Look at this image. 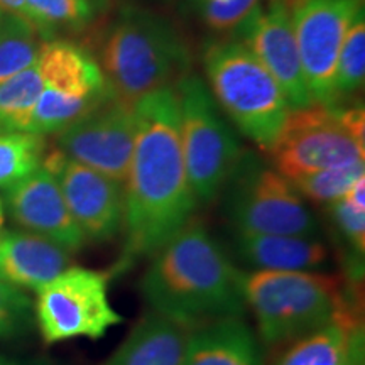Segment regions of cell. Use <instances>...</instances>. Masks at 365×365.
<instances>
[{"instance_id": "10", "label": "cell", "mask_w": 365, "mask_h": 365, "mask_svg": "<svg viewBox=\"0 0 365 365\" xmlns=\"http://www.w3.org/2000/svg\"><path fill=\"white\" fill-rule=\"evenodd\" d=\"M304 80L314 103H333V75L345 34L364 0H289Z\"/></svg>"}, {"instance_id": "21", "label": "cell", "mask_w": 365, "mask_h": 365, "mask_svg": "<svg viewBox=\"0 0 365 365\" xmlns=\"http://www.w3.org/2000/svg\"><path fill=\"white\" fill-rule=\"evenodd\" d=\"M108 0H26L27 22L46 41L58 33H76L97 21Z\"/></svg>"}, {"instance_id": "15", "label": "cell", "mask_w": 365, "mask_h": 365, "mask_svg": "<svg viewBox=\"0 0 365 365\" xmlns=\"http://www.w3.org/2000/svg\"><path fill=\"white\" fill-rule=\"evenodd\" d=\"M70 267V252L26 230L0 234V279L24 291H38Z\"/></svg>"}, {"instance_id": "32", "label": "cell", "mask_w": 365, "mask_h": 365, "mask_svg": "<svg viewBox=\"0 0 365 365\" xmlns=\"http://www.w3.org/2000/svg\"><path fill=\"white\" fill-rule=\"evenodd\" d=\"M0 365H22V364L17 362V360H12V359H7V357H0Z\"/></svg>"}, {"instance_id": "18", "label": "cell", "mask_w": 365, "mask_h": 365, "mask_svg": "<svg viewBox=\"0 0 365 365\" xmlns=\"http://www.w3.org/2000/svg\"><path fill=\"white\" fill-rule=\"evenodd\" d=\"M36 66L43 86L68 97L95 98L110 91L98 63L70 41H43Z\"/></svg>"}, {"instance_id": "8", "label": "cell", "mask_w": 365, "mask_h": 365, "mask_svg": "<svg viewBox=\"0 0 365 365\" xmlns=\"http://www.w3.org/2000/svg\"><path fill=\"white\" fill-rule=\"evenodd\" d=\"M108 279L107 272L70 266L36 291L34 319L46 344L98 340L124 322L108 298Z\"/></svg>"}, {"instance_id": "28", "label": "cell", "mask_w": 365, "mask_h": 365, "mask_svg": "<svg viewBox=\"0 0 365 365\" xmlns=\"http://www.w3.org/2000/svg\"><path fill=\"white\" fill-rule=\"evenodd\" d=\"M327 213L336 239L349 255V266L352 267L350 272L355 279H359V276H362L365 252V210L354 207L345 198H340L327 205Z\"/></svg>"}, {"instance_id": "34", "label": "cell", "mask_w": 365, "mask_h": 365, "mask_svg": "<svg viewBox=\"0 0 365 365\" xmlns=\"http://www.w3.org/2000/svg\"><path fill=\"white\" fill-rule=\"evenodd\" d=\"M4 227V208H2V200H0V230Z\"/></svg>"}, {"instance_id": "7", "label": "cell", "mask_w": 365, "mask_h": 365, "mask_svg": "<svg viewBox=\"0 0 365 365\" xmlns=\"http://www.w3.org/2000/svg\"><path fill=\"white\" fill-rule=\"evenodd\" d=\"M180 130L186 173L198 203H210L239 161V140L223 120L218 103L198 75H185L176 85Z\"/></svg>"}, {"instance_id": "13", "label": "cell", "mask_w": 365, "mask_h": 365, "mask_svg": "<svg viewBox=\"0 0 365 365\" xmlns=\"http://www.w3.org/2000/svg\"><path fill=\"white\" fill-rule=\"evenodd\" d=\"M43 166L58 180L66 207L86 242H108L124 228V186L73 161L56 149L46 154Z\"/></svg>"}, {"instance_id": "1", "label": "cell", "mask_w": 365, "mask_h": 365, "mask_svg": "<svg viewBox=\"0 0 365 365\" xmlns=\"http://www.w3.org/2000/svg\"><path fill=\"white\" fill-rule=\"evenodd\" d=\"M132 107L135 140L124 185V245L113 274L153 257L193 220L198 205L182 156L176 88L153 91Z\"/></svg>"}, {"instance_id": "5", "label": "cell", "mask_w": 365, "mask_h": 365, "mask_svg": "<svg viewBox=\"0 0 365 365\" xmlns=\"http://www.w3.org/2000/svg\"><path fill=\"white\" fill-rule=\"evenodd\" d=\"M203 68L212 95L245 137L269 153L291 108L271 73L239 41H210Z\"/></svg>"}, {"instance_id": "22", "label": "cell", "mask_w": 365, "mask_h": 365, "mask_svg": "<svg viewBox=\"0 0 365 365\" xmlns=\"http://www.w3.org/2000/svg\"><path fill=\"white\" fill-rule=\"evenodd\" d=\"M44 135L27 130L0 132V188L7 190L43 166Z\"/></svg>"}, {"instance_id": "30", "label": "cell", "mask_w": 365, "mask_h": 365, "mask_svg": "<svg viewBox=\"0 0 365 365\" xmlns=\"http://www.w3.org/2000/svg\"><path fill=\"white\" fill-rule=\"evenodd\" d=\"M262 0H193L195 11L210 29L218 33L234 31Z\"/></svg>"}, {"instance_id": "27", "label": "cell", "mask_w": 365, "mask_h": 365, "mask_svg": "<svg viewBox=\"0 0 365 365\" xmlns=\"http://www.w3.org/2000/svg\"><path fill=\"white\" fill-rule=\"evenodd\" d=\"M360 178H365V163L312 173L291 182L303 198L318 205H330L344 198Z\"/></svg>"}, {"instance_id": "26", "label": "cell", "mask_w": 365, "mask_h": 365, "mask_svg": "<svg viewBox=\"0 0 365 365\" xmlns=\"http://www.w3.org/2000/svg\"><path fill=\"white\" fill-rule=\"evenodd\" d=\"M365 76V21L364 11L346 31L333 75V103L357 93Z\"/></svg>"}, {"instance_id": "17", "label": "cell", "mask_w": 365, "mask_h": 365, "mask_svg": "<svg viewBox=\"0 0 365 365\" xmlns=\"http://www.w3.org/2000/svg\"><path fill=\"white\" fill-rule=\"evenodd\" d=\"M235 250L254 271H318L328 262V249L317 235L237 232Z\"/></svg>"}, {"instance_id": "23", "label": "cell", "mask_w": 365, "mask_h": 365, "mask_svg": "<svg viewBox=\"0 0 365 365\" xmlns=\"http://www.w3.org/2000/svg\"><path fill=\"white\" fill-rule=\"evenodd\" d=\"M110 93L112 90L102 97L76 98L43 86V91H41L38 102L34 105L26 130L39 135L59 134L66 127L75 124L85 113H88L91 108L97 107Z\"/></svg>"}, {"instance_id": "4", "label": "cell", "mask_w": 365, "mask_h": 365, "mask_svg": "<svg viewBox=\"0 0 365 365\" xmlns=\"http://www.w3.org/2000/svg\"><path fill=\"white\" fill-rule=\"evenodd\" d=\"M244 294L267 349L293 344L352 304L336 277L317 271L249 272Z\"/></svg>"}, {"instance_id": "2", "label": "cell", "mask_w": 365, "mask_h": 365, "mask_svg": "<svg viewBox=\"0 0 365 365\" xmlns=\"http://www.w3.org/2000/svg\"><path fill=\"white\" fill-rule=\"evenodd\" d=\"M244 276L203 223L191 220L150 257L140 293L150 312L195 331L244 318Z\"/></svg>"}, {"instance_id": "3", "label": "cell", "mask_w": 365, "mask_h": 365, "mask_svg": "<svg viewBox=\"0 0 365 365\" xmlns=\"http://www.w3.org/2000/svg\"><path fill=\"white\" fill-rule=\"evenodd\" d=\"M100 61L112 93L130 107L180 81L190 66L186 46L170 22L132 6L120 9L105 33Z\"/></svg>"}, {"instance_id": "16", "label": "cell", "mask_w": 365, "mask_h": 365, "mask_svg": "<svg viewBox=\"0 0 365 365\" xmlns=\"http://www.w3.org/2000/svg\"><path fill=\"white\" fill-rule=\"evenodd\" d=\"M365 355L364 323L349 304L331 322L287 346L274 365H349Z\"/></svg>"}, {"instance_id": "35", "label": "cell", "mask_w": 365, "mask_h": 365, "mask_svg": "<svg viewBox=\"0 0 365 365\" xmlns=\"http://www.w3.org/2000/svg\"><path fill=\"white\" fill-rule=\"evenodd\" d=\"M6 16H7V14H6V12H4V11H2V9H0V24H2V22H4V19H6Z\"/></svg>"}, {"instance_id": "33", "label": "cell", "mask_w": 365, "mask_h": 365, "mask_svg": "<svg viewBox=\"0 0 365 365\" xmlns=\"http://www.w3.org/2000/svg\"><path fill=\"white\" fill-rule=\"evenodd\" d=\"M349 365H365V355H360V357L355 359L354 362H350Z\"/></svg>"}, {"instance_id": "9", "label": "cell", "mask_w": 365, "mask_h": 365, "mask_svg": "<svg viewBox=\"0 0 365 365\" xmlns=\"http://www.w3.org/2000/svg\"><path fill=\"white\" fill-rule=\"evenodd\" d=\"M269 154L274 170L293 181L312 173L364 163L365 144L345 127L339 103H312L289 112Z\"/></svg>"}, {"instance_id": "20", "label": "cell", "mask_w": 365, "mask_h": 365, "mask_svg": "<svg viewBox=\"0 0 365 365\" xmlns=\"http://www.w3.org/2000/svg\"><path fill=\"white\" fill-rule=\"evenodd\" d=\"M190 331L149 312L103 365H181Z\"/></svg>"}, {"instance_id": "36", "label": "cell", "mask_w": 365, "mask_h": 365, "mask_svg": "<svg viewBox=\"0 0 365 365\" xmlns=\"http://www.w3.org/2000/svg\"><path fill=\"white\" fill-rule=\"evenodd\" d=\"M215 2H220V0H215Z\"/></svg>"}, {"instance_id": "11", "label": "cell", "mask_w": 365, "mask_h": 365, "mask_svg": "<svg viewBox=\"0 0 365 365\" xmlns=\"http://www.w3.org/2000/svg\"><path fill=\"white\" fill-rule=\"evenodd\" d=\"M134 140V107L110 93L75 124L59 132L58 149L73 161L124 186Z\"/></svg>"}, {"instance_id": "6", "label": "cell", "mask_w": 365, "mask_h": 365, "mask_svg": "<svg viewBox=\"0 0 365 365\" xmlns=\"http://www.w3.org/2000/svg\"><path fill=\"white\" fill-rule=\"evenodd\" d=\"M223 190L225 215L237 232L317 235V220L303 196L257 154L242 150Z\"/></svg>"}, {"instance_id": "24", "label": "cell", "mask_w": 365, "mask_h": 365, "mask_svg": "<svg viewBox=\"0 0 365 365\" xmlns=\"http://www.w3.org/2000/svg\"><path fill=\"white\" fill-rule=\"evenodd\" d=\"M39 48L38 31L27 21L7 14L0 24V85L33 66Z\"/></svg>"}, {"instance_id": "29", "label": "cell", "mask_w": 365, "mask_h": 365, "mask_svg": "<svg viewBox=\"0 0 365 365\" xmlns=\"http://www.w3.org/2000/svg\"><path fill=\"white\" fill-rule=\"evenodd\" d=\"M34 303L24 289L0 279V339H12L29 330Z\"/></svg>"}, {"instance_id": "25", "label": "cell", "mask_w": 365, "mask_h": 365, "mask_svg": "<svg viewBox=\"0 0 365 365\" xmlns=\"http://www.w3.org/2000/svg\"><path fill=\"white\" fill-rule=\"evenodd\" d=\"M41 91L43 78L36 63L0 85V132L26 130Z\"/></svg>"}, {"instance_id": "19", "label": "cell", "mask_w": 365, "mask_h": 365, "mask_svg": "<svg viewBox=\"0 0 365 365\" xmlns=\"http://www.w3.org/2000/svg\"><path fill=\"white\" fill-rule=\"evenodd\" d=\"M181 365H264L262 346L244 318L190 331Z\"/></svg>"}, {"instance_id": "31", "label": "cell", "mask_w": 365, "mask_h": 365, "mask_svg": "<svg viewBox=\"0 0 365 365\" xmlns=\"http://www.w3.org/2000/svg\"><path fill=\"white\" fill-rule=\"evenodd\" d=\"M0 9L9 16H16L27 21L26 0H0Z\"/></svg>"}, {"instance_id": "14", "label": "cell", "mask_w": 365, "mask_h": 365, "mask_svg": "<svg viewBox=\"0 0 365 365\" xmlns=\"http://www.w3.org/2000/svg\"><path fill=\"white\" fill-rule=\"evenodd\" d=\"M6 203L12 220L26 232L44 237L70 254L78 252L86 244L58 180L44 166L7 188Z\"/></svg>"}, {"instance_id": "12", "label": "cell", "mask_w": 365, "mask_h": 365, "mask_svg": "<svg viewBox=\"0 0 365 365\" xmlns=\"http://www.w3.org/2000/svg\"><path fill=\"white\" fill-rule=\"evenodd\" d=\"M232 33L271 73L291 110L314 103L304 80L289 0H262Z\"/></svg>"}]
</instances>
